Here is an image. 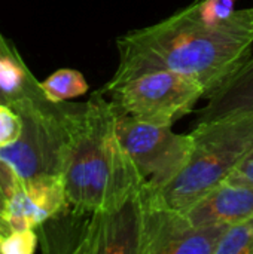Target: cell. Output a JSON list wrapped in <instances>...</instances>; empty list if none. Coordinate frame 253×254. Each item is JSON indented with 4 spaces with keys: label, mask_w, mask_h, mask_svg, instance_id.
<instances>
[{
    "label": "cell",
    "mask_w": 253,
    "mask_h": 254,
    "mask_svg": "<svg viewBox=\"0 0 253 254\" xmlns=\"http://www.w3.org/2000/svg\"><path fill=\"white\" fill-rule=\"evenodd\" d=\"M207 100V104L200 112L198 122L253 112V57Z\"/></svg>",
    "instance_id": "30bf717a"
},
{
    "label": "cell",
    "mask_w": 253,
    "mask_h": 254,
    "mask_svg": "<svg viewBox=\"0 0 253 254\" xmlns=\"http://www.w3.org/2000/svg\"><path fill=\"white\" fill-rule=\"evenodd\" d=\"M22 118L12 107L0 104V149L15 144L22 134Z\"/></svg>",
    "instance_id": "4fadbf2b"
},
{
    "label": "cell",
    "mask_w": 253,
    "mask_h": 254,
    "mask_svg": "<svg viewBox=\"0 0 253 254\" xmlns=\"http://www.w3.org/2000/svg\"><path fill=\"white\" fill-rule=\"evenodd\" d=\"M191 135L186 167L160 190H146L151 199L182 211L230 177L252 153L253 112L198 122Z\"/></svg>",
    "instance_id": "3957f363"
},
{
    "label": "cell",
    "mask_w": 253,
    "mask_h": 254,
    "mask_svg": "<svg viewBox=\"0 0 253 254\" xmlns=\"http://www.w3.org/2000/svg\"><path fill=\"white\" fill-rule=\"evenodd\" d=\"M104 94L118 113L170 127L189 115L206 97L197 80L170 70L139 74Z\"/></svg>",
    "instance_id": "277c9868"
},
{
    "label": "cell",
    "mask_w": 253,
    "mask_h": 254,
    "mask_svg": "<svg viewBox=\"0 0 253 254\" xmlns=\"http://www.w3.org/2000/svg\"><path fill=\"white\" fill-rule=\"evenodd\" d=\"M215 254H253V214L224 229Z\"/></svg>",
    "instance_id": "7c38bea8"
},
{
    "label": "cell",
    "mask_w": 253,
    "mask_h": 254,
    "mask_svg": "<svg viewBox=\"0 0 253 254\" xmlns=\"http://www.w3.org/2000/svg\"><path fill=\"white\" fill-rule=\"evenodd\" d=\"M239 0H198V10L206 22L218 24L230 18L237 9Z\"/></svg>",
    "instance_id": "9a60e30c"
},
{
    "label": "cell",
    "mask_w": 253,
    "mask_h": 254,
    "mask_svg": "<svg viewBox=\"0 0 253 254\" xmlns=\"http://www.w3.org/2000/svg\"><path fill=\"white\" fill-rule=\"evenodd\" d=\"M67 207L63 176H45L31 180L16 177L7 202L6 223L13 231L37 229Z\"/></svg>",
    "instance_id": "52a82bcc"
},
{
    "label": "cell",
    "mask_w": 253,
    "mask_h": 254,
    "mask_svg": "<svg viewBox=\"0 0 253 254\" xmlns=\"http://www.w3.org/2000/svg\"><path fill=\"white\" fill-rule=\"evenodd\" d=\"M10 232H9V229L3 225V223H0V235H3V237H6V235H9Z\"/></svg>",
    "instance_id": "ac0fdd59"
},
{
    "label": "cell",
    "mask_w": 253,
    "mask_h": 254,
    "mask_svg": "<svg viewBox=\"0 0 253 254\" xmlns=\"http://www.w3.org/2000/svg\"><path fill=\"white\" fill-rule=\"evenodd\" d=\"M0 104L12 107L21 116L57 110L61 103L51 101L25 65L16 48L0 33Z\"/></svg>",
    "instance_id": "ba28073f"
},
{
    "label": "cell",
    "mask_w": 253,
    "mask_h": 254,
    "mask_svg": "<svg viewBox=\"0 0 253 254\" xmlns=\"http://www.w3.org/2000/svg\"><path fill=\"white\" fill-rule=\"evenodd\" d=\"M18 174L15 173V170L4 161L0 158V223H3L7 229V223H6V217H7V202H9V195L12 190V186L16 180ZM10 232V229H9Z\"/></svg>",
    "instance_id": "2e32d148"
},
{
    "label": "cell",
    "mask_w": 253,
    "mask_h": 254,
    "mask_svg": "<svg viewBox=\"0 0 253 254\" xmlns=\"http://www.w3.org/2000/svg\"><path fill=\"white\" fill-rule=\"evenodd\" d=\"M118 65L104 92L148 71L170 70L197 80L206 98L224 85L253 52V6L222 22H206L198 0L116 40Z\"/></svg>",
    "instance_id": "6da1fadb"
},
{
    "label": "cell",
    "mask_w": 253,
    "mask_h": 254,
    "mask_svg": "<svg viewBox=\"0 0 253 254\" xmlns=\"http://www.w3.org/2000/svg\"><path fill=\"white\" fill-rule=\"evenodd\" d=\"M234 176H239L248 182L253 183V152L242 162V165L233 173Z\"/></svg>",
    "instance_id": "e0dca14e"
},
{
    "label": "cell",
    "mask_w": 253,
    "mask_h": 254,
    "mask_svg": "<svg viewBox=\"0 0 253 254\" xmlns=\"http://www.w3.org/2000/svg\"><path fill=\"white\" fill-rule=\"evenodd\" d=\"M116 122L118 112L103 91L75 106L61 170L67 199L61 214L115 211L145 192V180L119 138Z\"/></svg>",
    "instance_id": "7a4b0ae2"
},
{
    "label": "cell",
    "mask_w": 253,
    "mask_h": 254,
    "mask_svg": "<svg viewBox=\"0 0 253 254\" xmlns=\"http://www.w3.org/2000/svg\"><path fill=\"white\" fill-rule=\"evenodd\" d=\"M39 243V235L34 229L13 231L3 237L1 254H31Z\"/></svg>",
    "instance_id": "5bb4252c"
},
{
    "label": "cell",
    "mask_w": 253,
    "mask_h": 254,
    "mask_svg": "<svg viewBox=\"0 0 253 254\" xmlns=\"http://www.w3.org/2000/svg\"><path fill=\"white\" fill-rule=\"evenodd\" d=\"M40 83L45 95L54 103H63L81 97L88 91V83L84 74L72 68L57 70Z\"/></svg>",
    "instance_id": "8fae6325"
},
{
    "label": "cell",
    "mask_w": 253,
    "mask_h": 254,
    "mask_svg": "<svg viewBox=\"0 0 253 254\" xmlns=\"http://www.w3.org/2000/svg\"><path fill=\"white\" fill-rule=\"evenodd\" d=\"M185 213L197 226L227 229L253 214V183L231 174Z\"/></svg>",
    "instance_id": "9c48e42d"
},
{
    "label": "cell",
    "mask_w": 253,
    "mask_h": 254,
    "mask_svg": "<svg viewBox=\"0 0 253 254\" xmlns=\"http://www.w3.org/2000/svg\"><path fill=\"white\" fill-rule=\"evenodd\" d=\"M1 243H3V235H0V254H1Z\"/></svg>",
    "instance_id": "d6986e66"
},
{
    "label": "cell",
    "mask_w": 253,
    "mask_h": 254,
    "mask_svg": "<svg viewBox=\"0 0 253 254\" xmlns=\"http://www.w3.org/2000/svg\"><path fill=\"white\" fill-rule=\"evenodd\" d=\"M222 228H201L188 214L149 198L145 189L139 254H215Z\"/></svg>",
    "instance_id": "8992f818"
},
{
    "label": "cell",
    "mask_w": 253,
    "mask_h": 254,
    "mask_svg": "<svg viewBox=\"0 0 253 254\" xmlns=\"http://www.w3.org/2000/svg\"><path fill=\"white\" fill-rule=\"evenodd\" d=\"M116 128L149 192L164 188L189 162L191 132L177 134L170 125L152 124L121 113H118Z\"/></svg>",
    "instance_id": "5b68a950"
}]
</instances>
